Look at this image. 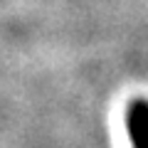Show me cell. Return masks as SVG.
<instances>
[{"label":"cell","instance_id":"cell-1","mask_svg":"<svg viewBox=\"0 0 148 148\" xmlns=\"http://www.w3.org/2000/svg\"><path fill=\"white\" fill-rule=\"evenodd\" d=\"M128 133H131L133 148H148V104L136 99L128 106Z\"/></svg>","mask_w":148,"mask_h":148}]
</instances>
